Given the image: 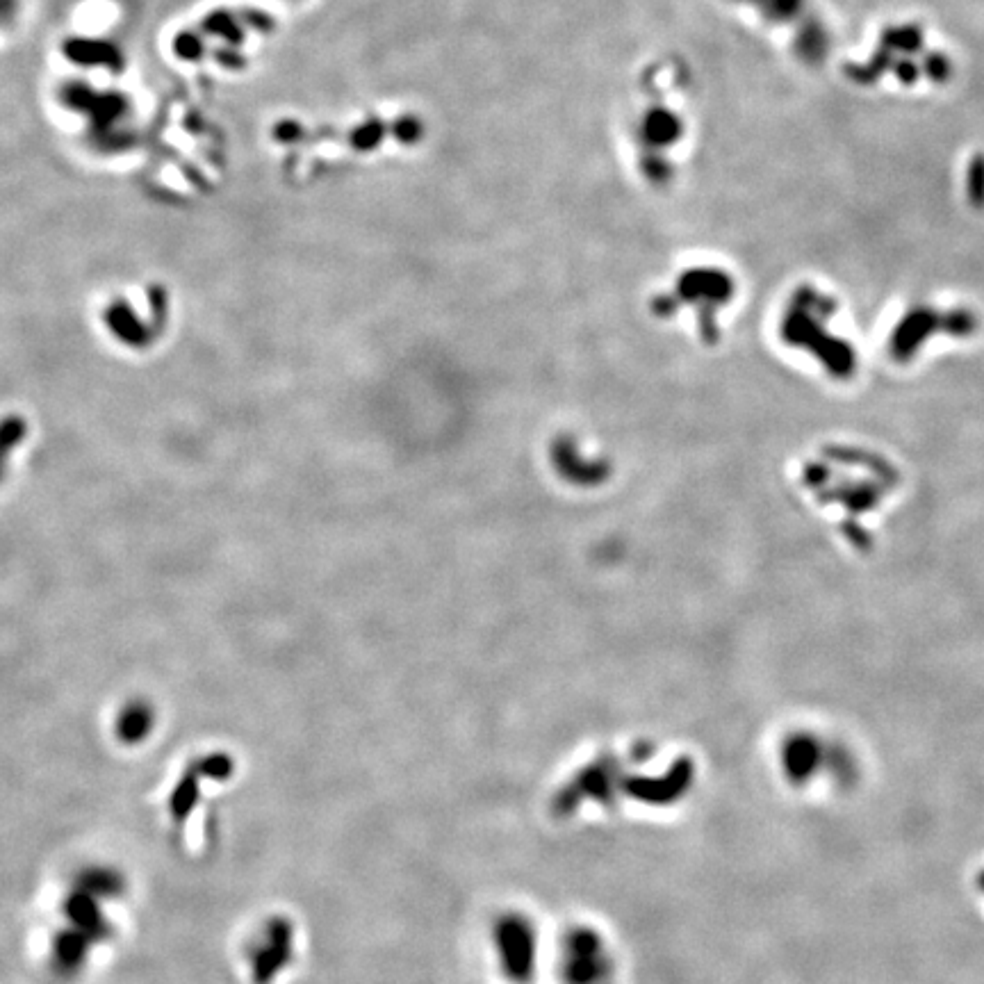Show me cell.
<instances>
[{"label": "cell", "mask_w": 984, "mask_h": 984, "mask_svg": "<svg viewBox=\"0 0 984 984\" xmlns=\"http://www.w3.org/2000/svg\"><path fill=\"white\" fill-rule=\"evenodd\" d=\"M884 46L889 51H902V53H916L923 44V35L916 26H902V28H891L884 32Z\"/></svg>", "instance_id": "obj_1"}, {"label": "cell", "mask_w": 984, "mask_h": 984, "mask_svg": "<svg viewBox=\"0 0 984 984\" xmlns=\"http://www.w3.org/2000/svg\"><path fill=\"white\" fill-rule=\"evenodd\" d=\"M966 192L973 205H984V155H975L969 164V174H966Z\"/></svg>", "instance_id": "obj_2"}, {"label": "cell", "mask_w": 984, "mask_h": 984, "mask_svg": "<svg viewBox=\"0 0 984 984\" xmlns=\"http://www.w3.org/2000/svg\"><path fill=\"white\" fill-rule=\"evenodd\" d=\"M891 67V53L882 51L873 57V62L868 67H848V76L857 82H873L875 78L882 76V71Z\"/></svg>", "instance_id": "obj_3"}, {"label": "cell", "mask_w": 984, "mask_h": 984, "mask_svg": "<svg viewBox=\"0 0 984 984\" xmlns=\"http://www.w3.org/2000/svg\"><path fill=\"white\" fill-rule=\"evenodd\" d=\"M825 51V35L820 32L818 26H809L802 30L800 35V53L807 57V60H820Z\"/></svg>", "instance_id": "obj_4"}, {"label": "cell", "mask_w": 984, "mask_h": 984, "mask_svg": "<svg viewBox=\"0 0 984 984\" xmlns=\"http://www.w3.org/2000/svg\"><path fill=\"white\" fill-rule=\"evenodd\" d=\"M766 10L779 21H791L802 10V0H766Z\"/></svg>", "instance_id": "obj_5"}, {"label": "cell", "mask_w": 984, "mask_h": 984, "mask_svg": "<svg viewBox=\"0 0 984 984\" xmlns=\"http://www.w3.org/2000/svg\"><path fill=\"white\" fill-rule=\"evenodd\" d=\"M925 71H928V76L932 80H946L950 76V62L946 60V57L939 55V53H934L928 57V62H925Z\"/></svg>", "instance_id": "obj_6"}, {"label": "cell", "mask_w": 984, "mask_h": 984, "mask_svg": "<svg viewBox=\"0 0 984 984\" xmlns=\"http://www.w3.org/2000/svg\"><path fill=\"white\" fill-rule=\"evenodd\" d=\"M893 71H896V76L900 78V82H905V85H912V82L918 80V67L912 62H907V60L896 62Z\"/></svg>", "instance_id": "obj_7"}]
</instances>
